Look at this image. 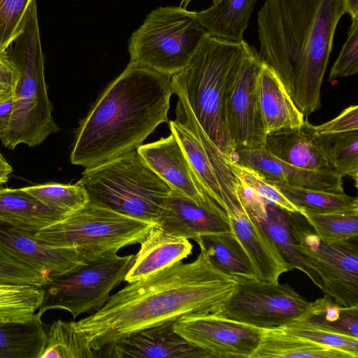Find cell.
Masks as SVG:
<instances>
[{
	"label": "cell",
	"instance_id": "6da1fadb",
	"mask_svg": "<svg viewBox=\"0 0 358 358\" xmlns=\"http://www.w3.org/2000/svg\"><path fill=\"white\" fill-rule=\"evenodd\" d=\"M236 285L217 269L204 250L189 263L176 262L129 282L94 313L76 322L90 347L99 352L136 331L188 315L215 314Z\"/></svg>",
	"mask_w": 358,
	"mask_h": 358
},
{
	"label": "cell",
	"instance_id": "7a4b0ae2",
	"mask_svg": "<svg viewBox=\"0 0 358 358\" xmlns=\"http://www.w3.org/2000/svg\"><path fill=\"white\" fill-rule=\"evenodd\" d=\"M345 0H265L257 14L258 56L309 115L320 90Z\"/></svg>",
	"mask_w": 358,
	"mask_h": 358
},
{
	"label": "cell",
	"instance_id": "3957f363",
	"mask_svg": "<svg viewBox=\"0 0 358 358\" xmlns=\"http://www.w3.org/2000/svg\"><path fill=\"white\" fill-rule=\"evenodd\" d=\"M171 78L129 62L80 122L71 162L90 168L136 150L168 122Z\"/></svg>",
	"mask_w": 358,
	"mask_h": 358
},
{
	"label": "cell",
	"instance_id": "277c9868",
	"mask_svg": "<svg viewBox=\"0 0 358 358\" xmlns=\"http://www.w3.org/2000/svg\"><path fill=\"white\" fill-rule=\"evenodd\" d=\"M252 47L244 40L208 35L187 65L171 77L173 92L185 97L206 135L231 162L235 149L224 121L225 92Z\"/></svg>",
	"mask_w": 358,
	"mask_h": 358
},
{
	"label": "cell",
	"instance_id": "5b68a950",
	"mask_svg": "<svg viewBox=\"0 0 358 358\" xmlns=\"http://www.w3.org/2000/svg\"><path fill=\"white\" fill-rule=\"evenodd\" d=\"M6 50L19 71V79L2 144L10 150L21 143L36 146L59 129L48 95L36 0L31 1L22 29Z\"/></svg>",
	"mask_w": 358,
	"mask_h": 358
},
{
	"label": "cell",
	"instance_id": "8992f818",
	"mask_svg": "<svg viewBox=\"0 0 358 358\" xmlns=\"http://www.w3.org/2000/svg\"><path fill=\"white\" fill-rule=\"evenodd\" d=\"M78 182L89 202L153 224L172 190L136 150L85 168Z\"/></svg>",
	"mask_w": 358,
	"mask_h": 358
},
{
	"label": "cell",
	"instance_id": "52a82bcc",
	"mask_svg": "<svg viewBox=\"0 0 358 358\" xmlns=\"http://www.w3.org/2000/svg\"><path fill=\"white\" fill-rule=\"evenodd\" d=\"M207 36L195 11L158 7L131 35L129 62L171 78L187 65Z\"/></svg>",
	"mask_w": 358,
	"mask_h": 358
},
{
	"label": "cell",
	"instance_id": "ba28073f",
	"mask_svg": "<svg viewBox=\"0 0 358 358\" xmlns=\"http://www.w3.org/2000/svg\"><path fill=\"white\" fill-rule=\"evenodd\" d=\"M153 225L88 201L34 236L52 245L75 248L89 261L141 243Z\"/></svg>",
	"mask_w": 358,
	"mask_h": 358
},
{
	"label": "cell",
	"instance_id": "9c48e42d",
	"mask_svg": "<svg viewBox=\"0 0 358 358\" xmlns=\"http://www.w3.org/2000/svg\"><path fill=\"white\" fill-rule=\"evenodd\" d=\"M287 215L296 250L322 291L339 306H358L357 239L323 241L303 215Z\"/></svg>",
	"mask_w": 358,
	"mask_h": 358
},
{
	"label": "cell",
	"instance_id": "30bf717a",
	"mask_svg": "<svg viewBox=\"0 0 358 358\" xmlns=\"http://www.w3.org/2000/svg\"><path fill=\"white\" fill-rule=\"evenodd\" d=\"M134 259V255L108 253L51 277L43 286L44 298L37 313L42 316L50 310H64L76 318L100 309L112 289L124 280Z\"/></svg>",
	"mask_w": 358,
	"mask_h": 358
},
{
	"label": "cell",
	"instance_id": "8fae6325",
	"mask_svg": "<svg viewBox=\"0 0 358 358\" xmlns=\"http://www.w3.org/2000/svg\"><path fill=\"white\" fill-rule=\"evenodd\" d=\"M234 292L214 315L260 329L284 327L301 317L310 302L287 284L234 277Z\"/></svg>",
	"mask_w": 358,
	"mask_h": 358
},
{
	"label": "cell",
	"instance_id": "7c38bea8",
	"mask_svg": "<svg viewBox=\"0 0 358 358\" xmlns=\"http://www.w3.org/2000/svg\"><path fill=\"white\" fill-rule=\"evenodd\" d=\"M262 63L257 52L252 47L226 90L224 121L235 150L264 148L267 133L257 92V79Z\"/></svg>",
	"mask_w": 358,
	"mask_h": 358
},
{
	"label": "cell",
	"instance_id": "4fadbf2b",
	"mask_svg": "<svg viewBox=\"0 0 358 358\" xmlns=\"http://www.w3.org/2000/svg\"><path fill=\"white\" fill-rule=\"evenodd\" d=\"M174 330L211 358H252L262 329L214 314L188 315L174 322Z\"/></svg>",
	"mask_w": 358,
	"mask_h": 358
},
{
	"label": "cell",
	"instance_id": "5bb4252c",
	"mask_svg": "<svg viewBox=\"0 0 358 358\" xmlns=\"http://www.w3.org/2000/svg\"><path fill=\"white\" fill-rule=\"evenodd\" d=\"M136 151L172 189L185 194L201 206L222 210L204 191L179 141L173 133L171 132L166 138L142 144Z\"/></svg>",
	"mask_w": 358,
	"mask_h": 358
},
{
	"label": "cell",
	"instance_id": "9a60e30c",
	"mask_svg": "<svg viewBox=\"0 0 358 358\" xmlns=\"http://www.w3.org/2000/svg\"><path fill=\"white\" fill-rule=\"evenodd\" d=\"M0 249L48 279L87 262L75 248L48 244L34 234L3 224H0Z\"/></svg>",
	"mask_w": 358,
	"mask_h": 358
},
{
	"label": "cell",
	"instance_id": "2e32d148",
	"mask_svg": "<svg viewBox=\"0 0 358 358\" xmlns=\"http://www.w3.org/2000/svg\"><path fill=\"white\" fill-rule=\"evenodd\" d=\"M233 162L257 172L273 184L343 193V176L334 171H313L294 166L264 148L235 150Z\"/></svg>",
	"mask_w": 358,
	"mask_h": 358
},
{
	"label": "cell",
	"instance_id": "e0dca14e",
	"mask_svg": "<svg viewBox=\"0 0 358 358\" xmlns=\"http://www.w3.org/2000/svg\"><path fill=\"white\" fill-rule=\"evenodd\" d=\"M169 322L136 331L106 345L108 357L211 358L203 350L187 342Z\"/></svg>",
	"mask_w": 358,
	"mask_h": 358
},
{
	"label": "cell",
	"instance_id": "ac0fdd59",
	"mask_svg": "<svg viewBox=\"0 0 358 358\" xmlns=\"http://www.w3.org/2000/svg\"><path fill=\"white\" fill-rule=\"evenodd\" d=\"M155 224L168 234L196 242L202 236L233 231L224 211L201 206L173 189Z\"/></svg>",
	"mask_w": 358,
	"mask_h": 358
},
{
	"label": "cell",
	"instance_id": "d6986e66",
	"mask_svg": "<svg viewBox=\"0 0 358 358\" xmlns=\"http://www.w3.org/2000/svg\"><path fill=\"white\" fill-rule=\"evenodd\" d=\"M233 232L250 256L259 278L278 283L289 270L278 250L243 204L226 213Z\"/></svg>",
	"mask_w": 358,
	"mask_h": 358
},
{
	"label": "cell",
	"instance_id": "ffe728a7",
	"mask_svg": "<svg viewBox=\"0 0 358 358\" xmlns=\"http://www.w3.org/2000/svg\"><path fill=\"white\" fill-rule=\"evenodd\" d=\"M134 255L124 280L135 282L181 262L192 254L189 239L168 234L154 224Z\"/></svg>",
	"mask_w": 358,
	"mask_h": 358
},
{
	"label": "cell",
	"instance_id": "44dd1931",
	"mask_svg": "<svg viewBox=\"0 0 358 358\" xmlns=\"http://www.w3.org/2000/svg\"><path fill=\"white\" fill-rule=\"evenodd\" d=\"M257 92L267 134L303 125V113L297 108L275 72L263 62L257 79Z\"/></svg>",
	"mask_w": 358,
	"mask_h": 358
},
{
	"label": "cell",
	"instance_id": "7402d4cb",
	"mask_svg": "<svg viewBox=\"0 0 358 358\" xmlns=\"http://www.w3.org/2000/svg\"><path fill=\"white\" fill-rule=\"evenodd\" d=\"M308 123L305 120L299 128L282 129L267 134L264 149L280 160L296 167L313 171H334L314 141Z\"/></svg>",
	"mask_w": 358,
	"mask_h": 358
},
{
	"label": "cell",
	"instance_id": "603a6c76",
	"mask_svg": "<svg viewBox=\"0 0 358 358\" xmlns=\"http://www.w3.org/2000/svg\"><path fill=\"white\" fill-rule=\"evenodd\" d=\"M66 215L20 189L0 188V224L35 234Z\"/></svg>",
	"mask_w": 358,
	"mask_h": 358
},
{
	"label": "cell",
	"instance_id": "cb8c5ba5",
	"mask_svg": "<svg viewBox=\"0 0 358 358\" xmlns=\"http://www.w3.org/2000/svg\"><path fill=\"white\" fill-rule=\"evenodd\" d=\"M257 1L215 0L210 6L196 14L208 36L241 41Z\"/></svg>",
	"mask_w": 358,
	"mask_h": 358
},
{
	"label": "cell",
	"instance_id": "d4e9b609",
	"mask_svg": "<svg viewBox=\"0 0 358 358\" xmlns=\"http://www.w3.org/2000/svg\"><path fill=\"white\" fill-rule=\"evenodd\" d=\"M351 358L280 328L262 329L259 344L252 358Z\"/></svg>",
	"mask_w": 358,
	"mask_h": 358
},
{
	"label": "cell",
	"instance_id": "484cf974",
	"mask_svg": "<svg viewBox=\"0 0 358 358\" xmlns=\"http://www.w3.org/2000/svg\"><path fill=\"white\" fill-rule=\"evenodd\" d=\"M217 269L231 275L259 278L245 249L233 231L202 236L196 242Z\"/></svg>",
	"mask_w": 358,
	"mask_h": 358
},
{
	"label": "cell",
	"instance_id": "4316f807",
	"mask_svg": "<svg viewBox=\"0 0 358 358\" xmlns=\"http://www.w3.org/2000/svg\"><path fill=\"white\" fill-rule=\"evenodd\" d=\"M41 315L29 320L0 323V358H40L45 341Z\"/></svg>",
	"mask_w": 358,
	"mask_h": 358
},
{
	"label": "cell",
	"instance_id": "83f0119b",
	"mask_svg": "<svg viewBox=\"0 0 358 358\" xmlns=\"http://www.w3.org/2000/svg\"><path fill=\"white\" fill-rule=\"evenodd\" d=\"M169 128L179 141L204 191L223 210V193L212 162L201 142L189 127L178 118L169 122Z\"/></svg>",
	"mask_w": 358,
	"mask_h": 358
},
{
	"label": "cell",
	"instance_id": "f1b7e54d",
	"mask_svg": "<svg viewBox=\"0 0 358 358\" xmlns=\"http://www.w3.org/2000/svg\"><path fill=\"white\" fill-rule=\"evenodd\" d=\"M312 137L333 170L341 176H350L357 187L358 130L338 134H315L308 123Z\"/></svg>",
	"mask_w": 358,
	"mask_h": 358
},
{
	"label": "cell",
	"instance_id": "f546056e",
	"mask_svg": "<svg viewBox=\"0 0 358 358\" xmlns=\"http://www.w3.org/2000/svg\"><path fill=\"white\" fill-rule=\"evenodd\" d=\"M76 322L53 321L45 334L40 358H94L98 356Z\"/></svg>",
	"mask_w": 358,
	"mask_h": 358
},
{
	"label": "cell",
	"instance_id": "4dcf8cb0",
	"mask_svg": "<svg viewBox=\"0 0 358 358\" xmlns=\"http://www.w3.org/2000/svg\"><path fill=\"white\" fill-rule=\"evenodd\" d=\"M266 217L257 222L275 246L289 269L301 271L322 290L320 283L303 264L296 250L289 224L288 211L266 201Z\"/></svg>",
	"mask_w": 358,
	"mask_h": 358
},
{
	"label": "cell",
	"instance_id": "1f68e13d",
	"mask_svg": "<svg viewBox=\"0 0 358 358\" xmlns=\"http://www.w3.org/2000/svg\"><path fill=\"white\" fill-rule=\"evenodd\" d=\"M43 286L0 282V323L25 322L38 310Z\"/></svg>",
	"mask_w": 358,
	"mask_h": 358
},
{
	"label": "cell",
	"instance_id": "d6a6232c",
	"mask_svg": "<svg viewBox=\"0 0 358 358\" xmlns=\"http://www.w3.org/2000/svg\"><path fill=\"white\" fill-rule=\"evenodd\" d=\"M273 185L303 210L313 213L358 210L357 198L348 196L345 192L334 193L287 185Z\"/></svg>",
	"mask_w": 358,
	"mask_h": 358
},
{
	"label": "cell",
	"instance_id": "836d02e7",
	"mask_svg": "<svg viewBox=\"0 0 358 358\" xmlns=\"http://www.w3.org/2000/svg\"><path fill=\"white\" fill-rule=\"evenodd\" d=\"M300 318L315 325L358 338V306L343 307L329 296L310 302Z\"/></svg>",
	"mask_w": 358,
	"mask_h": 358
},
{
	"label": "cell",
	"instance_id": "e575fe53",
	"mask_svg": "<svg viewBox=\"0 0 358 358\" xmlns=\"http://www.w3.org/2000/svg\"><path fill=\"white\" fill-rule=\"evenodd\" d=\"M46 206L64 215L71 214L84 207L89 201L83 186L48 182L21 188Z\"/></svg>",
	"mask_w": 358,
	"mask_h": 358
},
{
	"label": "cell",
	"instance_id": "d590c367",
	"mask_svg": "<svg viewBox=\"0 0 358 358\" xmlns=\"http://www.w3.org/2000/svg\"><path fill=\"white\" fill-rule=\"evenodd\" d=\"M317 235L327 242L357 238L358 210L301 213Z\"/></svg>",
	"mask_w": 358,
	"mask_h": 358
},
{
	"label": "cell",
	"instance_id": "8d00e7d4",
	"mask_svg": "<svg viewBox=\"0 0 358 358\" xmlns=\"http://www.w3.org/2000/svg\"><path fill=\"white\" fill-rule=\"evenodd\" d=\"M280 329L324 347L343 352L351 358L358 357V338L321 327L304 319L299 318Z\"/></svg>",
	"mask_w": 358,
	"mask_h": 358
},
{
	"label": "cell",
	"instance_id": "74e56055",
	"mask_svg": "<svg viewBox=\"0 0 358 358\" xmlns=\"http://www.w3.org/2000/svg\"><path fill=\"white\" fill-rule=\"evenodd\" d=\"M229 166L238 180L266 202L285 210L302 213L303 210L291 201L275 185L267 182L257 172L246 166L229 161Z\"/></svg>",
	"mask_w": 358,
	"mask_h": 358
},
{
	"label": "cell",
	"instance_id": "f35d334b",
	"mask_svg": "<svg viewBox=\"0 0 358 358\" xmlns=\"http://www.w3.org/2000/svg\"><path fill=\"white\" fill-rule=\"evenodd\" d=\"M31 0H0V51L6 50L19 34Z\"/></svg>",
	"mask_w": 358,
	"mask_h": 358
},
{
	"label": "cell",
	"instance_id": "ab89813d",
	"mask_svg": "<svg viewBox=\"0 0 358 358\" xmlns=\"http://www.w3.org/2000/svg\"><path fill=\"white\" fill-rule=\"evenodd\" d=\"M358 72V18L352 19L348 36L334 63L329 80L357 74Z\"/></svg>",
	"mask_w": 358,
	"mask_h": 358
},
{
	"label": "cell",
	"instance_id": "60d3db41",
	"mask_svg": "<svg viewBox=\"0 0 358 358\" xmlns=\"http://www.w3.org/2000/svg\"><path fill=\"white\" fill-rule=\"evenodd\" d=\"M49 281L0 249V282L45 286Z\"/></svg>",
	"mask_w": 358,
	"mask_h": 358
},
{
	"label": "cell",
	"instance_id": "b9f144b4",
	"mask_svg": "<svg viewBox=\"0 0 358 358\" xmlns=\"http://www.w3.org/2000/svg\"><path fill=\"white\" fill-rule=\"evenodd\" d=\"M315 134H338L358 130V106H350L335 118L320 125L311 124Z\"/></svg>",
	"mask_w": 358,
	"mask_h": 358
},
{
	"label": "cell",
	"instance_id": "7bdbcfd3",
	"mask_svg": "<svg viewBox=\"0 0 358 358\" xmlns=\"http://www.w3.org/2000/svg\"><path fill=\"white\" fill-rule=\"evenodd\" d=\"M19 71L7 50L0 51V103L15 96Z\"/></svg>",
	"mask_w": 358,
	"mask_h": 358
},
{
	"label": "cell",
	"instance_id": "ee69618b",
	"mask_svg": "<svg viewBox=\"0 0 358 358\" xmlns=\"http://www.w3.org/2000/svg\"><path fill=\"white\" fill-rule=\"evenodd\" d=\"M14 96L0 103V140H5L8 131L13 110Z\"/></svg>",
	"mask_w": 358,
	"mask_h": 358
},
{
	"label": "cell",
	"instance_id": "f6af8a7d",
	"mask_svg": "<svg viewBox=\"0 0 358 358\" xmlns=\"http://www.w3.org/2000/svg\"><path fill=\"white\" fill-rule=\"evenodd\" d=\"M12 171V166L0 153V187L8 182L9 175Z\"/></svg>",
	"mask_w": 358,
	"mask_h": 358
},
{
	"label": "cell",
	"instance_id": "bcb514c9",
	"mask_svg": "<svg viewBox=\"0 0 358 358\" xmlns=\"http://www.w3.org/2000/svg\"><path fill=\"white\" fill-rule=\"evenodd\" d=\"M345 13H348L351 20L358 18V0H345Z\"/></svg>",
	"mask_w": 358,
	"mask_h": 358
},
{
	"label": "cell",
	"instance_id": "7dc6e473",
	"mask_svg": "<svg viewBox=\"0 0 358 358\" xmlns=\"http://www.w3.org/2000/svg\"><path fill=\"white\" fill-rule=\"evenodd\" d=\"M192 0H182V3L185 6L188 4Z\"/></svg>",
	"mask_w": 358,
	"mask_h": 358
},
{
	"label": "cell",
	"instance_id": "c3c4849f",
	"mask_svg": "<svg viewBox=\"0 0 358 358\" xmlns=\"http://www.w3.org/2000/svg\"><path fill=\"white\" fill-rule=\"evenodd\" d=\"M213 1H215V0H213Z\"/></svg>",
	"mask_w": 358,
	"mask_h": 358
}]
</instances>
